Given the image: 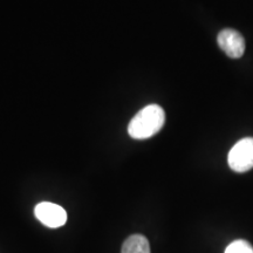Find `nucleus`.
<instances>
[{"label":"nucleus","mask_w":253,"mask_h":253,"mask_svg":"<svg viewBox=\"0 0 253 253\" xmlns=\"http://www.w3.org/2000/svg\"><path fill=\"white\" fill-rule=\"evenodd\" d=\"M227 162L236 172H246L253 169V137H245L237 142L230 150Z\"/></svg>","instance_id":"nucleus-2"},{"label":"nucleus","mask_w":253,"mask_h":253,"mask_svg":"<svg viewBox=\"0 0 253 253\" xmlns=\"http://www.w3.org/2000/svg\"><path fill=\"white\" fill-rule=\"evenodd\" d=\"M34 213L43 225L53 227V229L65 225L67 221V213L65 209L49 202H42L38 204L34 209Z\"/></svg>","instance_id":"nucleus-4"},{"label":"nucleus","mask_w":253,"mask_h":253,"mask_svg":"<svg viewBox=\"0 0 253 253\" xmlns=\"http://www.w3.org/2000/svg\"><path fill=\"white\" fill-rule=\"evenodd\" d=\"M224 253H253V246L246 240L238 239L231 243Z\"/></svg>","instance_id":"nucleus-6"},{"label":"nucleus","mask_w":253,"mask_h":253,"mask_svg":"<svg viewBox=\"0 0 253 253\" xmlns=\"http://www.w3.org/2000/svg\"><path fill=\"white\" fill-rule=\"evenodd\" d=\"M166 113L158 104H149L141 109L128 126V132L135 140H145L156 135L163 128Z\"/></svg>","instance_id":"nucleus-1"},{"label":"nucleus","mask_w":253,"mask_h":253,"mask_svg":"<svg viewBox=\"0 0 253 253\" xmlns=\"http://www.w3.org/2000/svg\"><path fill=\"white\" fill-rule=\"evenodd\" d=\"M122 253H150L149 242L144 236L132 235L123 243Z\"/></svg>","instance_id":"nucleus-5"},{"label":"nucleus","mask_w":253,"mask_h":253,"mask_svg":"<svg viewBox=\"0 0 253 253\" xmlns=\"http://www.w3.org/2000/svg\"><path fill=\"white\" fill-rule=\"evenodd\" d=\"M218 46L227 56L232 59L242 58L245 52V39L238 31L225 28L217 37Z\"/></svg>","instance_id":"nucleus-3"}]
</instances>
